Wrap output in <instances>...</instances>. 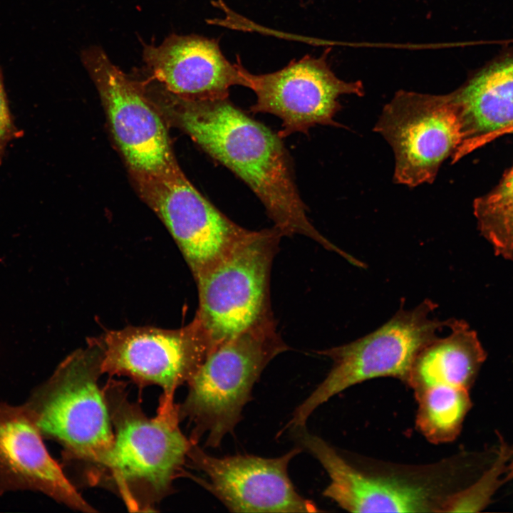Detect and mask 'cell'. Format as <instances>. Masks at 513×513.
<instances>
[{"label": "cell", "mask_w": 513, "mask_h": 513, "mask_svg": "<svg viewBox=\"0 0 513 513\" xmlns=\"http://www.w3.org/2000/svg\"><path fill=\"white\" fill-rule=\"evenodd\" d=\"M24 404L0 403V494L41 492L73 509L95 512L48 453Z\"/></svg>", "instance_id": "13"}, {"label": "cell", "mask_w": 513, "mask_h": 513, "mask_svg": "<svg viewBox=\"0 0 513 513\" xmlns=\"http://www.w3.org/2000/svg\"><path fill=\"white\" fill-rule=\"evenodd\" d=\"M289 347L274 321L252 328L211 351L188 382L187 395L179 405L180 420L193 428L190 439L217 447L242 419L252 390L268 363Z\"/></svg>", "instance_id": "4"}, {"label": "cell", "mask_w": 513, "mask_h": 513, "mask_svg": "<svg viewBox=\"0 0 513 513\" xmlns=\"http://www.w3.org/2000/svg\"><path fill=\"white\" fill-rule=\"evenodd\" d=\"M507 134H513V123L507 128L502 129V130L497 132L492 138V141L493 140L496 139L498 137L503 136L504 135Z\"/></svg>", "instance_id": "22"}, {"label": "cell", "mask_w": 513, "mask_h": 513, "mask_svg": "<svg viewBox=\"0 0 513 513\" xmlns=\"http://www.w3.org/2000/svg\"><path fill=\"white\" fill-rule=\"evenodd\" d=\"M103 373L126 376L140 387L155 385L174 398L188 383L211 352L197 321L177 329L126 327L99 339Z\"/></svg>", "instance_id": "10"}, {"label": "cell", "mask_w": 513, "mask_h": 513, "mask_svg": "<svg viewBox=\"0 0 513 513\" xmlns=\"http://www.w3.org/2000/svg\"><path fill=\"white\" fill-rule=\"evenodd\" d=\"M281 237L274 227L251 230L228 256L195 279L199 306L195 319L211 351L247 330L274 321L270 274Z\"/></svg>", "instance_id": "5"}, {"label": "cell", "mask_w": 513, "mask_h": 513, "mask_svg": "<svg viewBox=\"0 0 513 513\" xmlns=\"http://www.w3.org/2000/svg\"><path fill=\"white\" fill-rule=\"evenodd\" d=\"M133 177L142 199L173 237L195 280L222 261L251 232L204 197L181 169Z\"/></svg>", "instance_id": "8"}, {"label": "cell", "mask_w": 513, "mask_h": 513, "mask_svg": "<svg viewBox=\"0 0 513 513\" xmlns=\"http://www.w3.org/2000/svg\"><path fill=\"white\" fill-rule=\"evenodd\" d=\"M103 348L99 340L68 356L24 403L43 437L63 447V458L85 477L103 464L113 430L98 384Z\"/></svg>", "instance_id": "3"}, {"label": "cell", "mask_w": 513, "mask_h": 513, "mask_svg": "<svg viewBox=\"0 0 513 513\" xmlns=\"http://www.w3.org/2000/svg\"><path fill=\"white\" fill-rule=\"evenodd\" d=\"M165 110L202 150L239 177L261 202L282 236L304 235L338 253L311 224L282 138L229 98L192 100L170 93Z\"/></svg>", "instance_id": "1"}, {"label": "cell", "mask_w": 513, "mask_h": 513, "mask_svg": "<svg viewBox=\"0 0 513 513\" xmlns=\"http://www.w3.org/2000/svg\"><path fill=\"white\" fill-rule=\"evenodd\" d=\"M0 72V162L8 143L16 135Z\"/></svg>", "instance_id": "21"}, {"label": "cell", "mask_w": 513, "mask_h": 513, "mask_svg": "<svg viewBox=\"0 0 513 513\" xmlns=\"http://www.w3.org/2000/svg\"><path fill=\"white\" fill-rule=\"evenodd\" d=\"M391 146L394 181L414 187L434 182L442 162L463 140L462 124L448 94L398 90L374 127Z\"/></svg>", "instance_id": "7"}, {"label": "cell", "mask_w": 513, "mask_h": 513, "mask_svg": "<svg viewBox=\"0 0 513 513\" xmlns=\"http://www.w3.org/2000/svg\"><path fill=\"white\" fill-rule=\"evenodd\" d=\"M81 59L98 88L132 175H160L180 170L165 123L137 83L100 47L86 49Z\"/></svg>", "instance_id": "9"}, {"label": "cell", "mask_w": 513, "mask_h": 513, "mask_svg": "<svg viewBox=\"0 0 513 513\" xmlns=\"http://www.w3.org/2000/svg\"><path fill=\"white\" fill-rule=\"evenodd\" d=\"M302 450L321 464L330 477L324 497L353 512H439L440 502L423 487L400 480L370 476L345 461L326 442L305 426L291 429Z\"/></svg>", "instance_id": "15"}, {"label": "cell", "mask_w": 513, "mask_h": 513, "mask_svg": "<svg viewBox=\"0 0 513 513\" xmlns=\"http://www.w3.org/2000/svg\"><path fill=\"white\" fill-rule=\"evenodd\" d=\"M473 210L496 254L513 261V166L494 188L474 200Z\"/></svg>", "instance_id": "19"}, {"label": "cell", "mask_w": 513, "mask_h": 513, "mask_svg": "<svg viewBox=\"0 0 513 513\" xmlns=\"http://www.w3.org/2000/svg\"><path fill=\"white\" fill-rule=\"evenodd\" d=\"M415 395L419 405L416 426L420 432L435 444L455 440L472 405L468 390L439 385Z\"/></svg>", "instance_id": "18"}, {"label": "cell", "mask_w": 513, "mask_h": 513, "mask_svg": "<svg viewBox=\"0 0 513 513\" xmlns=\"http://www.w3.org/2000/svg\"><path fill=\"white\" fill-rule=\"evenodd\" d=\"M143 60L167 91L182 98H227L232 86H249L248 71L229 62L217 40L202 36L171 35L160 45L145 46Z\"/></svg>", "instance_id": "14"}, {"label": "cell", "mask_w": 513, "mask_h": 513, "mask_svg": "<svg viewBox=\"0 0 513 513\" xmlns=\"http://www.w3.org/2000/svg\"><path fill=\"white\" fill-rule=\"evenodd\" d=\"M437 305L425 299L411 310L401 306L374 331L351 343L318 351L330 358L333 366L326 378L293 413L286 425L305 426L311 413L341 391L363 380L390 376L406 382L419 351L448 327L450 320L432 318Z\"/></svg>", "instance_id": "6"}, {"label": "cell", "mask_w": 513, "mask_h": 513, "mask_svg": "<svg viewBox=\"0 0 513 513\" xmlns=\"http://www.w3.org/2000/svg\"><path fill=\"white\" fill-rule=\"evenodd\" d=\"M513 449L501 447L493 465L474 484L442 501L440 512H477L489 501L496 489L513 477Z\"/></svg>", "instance_id": "20"}, {"label": "cell", "mask_w": 513, "mask_h": 513, "mask_svg": "<svg viewBox=\"0 0 513 513\" xmlns=\"http://www.w3.org/2000/svg\"><path fill=\"white\" fill-rule=\"evenodd\" d=\"M103 391L113 445L103 464L84 480L112 491L131 512H153L172 492L192 443L180 430L179 405L174 398L161 395L157 415L149 418L129 399L125 383L110 379Z\"/></svg>", "instance_id": "2"}, {"label": "cell", "mask_w": 513, "mask_h": 513, "mask_svg": "<svg viewBox=\"0 0 513 513\" xmlns=\"http://www.w3.org/2000/svg\"><path fill=\"white\" fill-rule=\"evenodd\" d=\"M300 447L266 458L252 455L217 457L193 442L187 461L204 475L196 478L233 512H316L314 503L296 490L288 474L291 459Z\"/></svg>", "instance_id": "12"}, {"label": "cell", "mask_w": 513, "mask_h": 513, "mask_svg": "<svg viewBox=\"0 0 513 513\" xmlns=\"http://www.w3.org/2000/svg\"><path fill=\"white\" fill-rule=\"evenodd\" d=\"M448 328L447 336L435 338L415 356L405 382L415 394L439 385L469 390L484 361L477 333L465 321L450 319Z\"/></svg>", "instance_id": "17"}, {"label": "cell", "mask_w": 513, "mask_h": 513, "mask_svg": "<svg viewBox=\"0 0 513 513\" xmlns=\"http://www.w3.org/2000/svg\"><path fill=\"white\" fill-rule=\"evenodd\" d=\"M447 94L463 133L462 142L452 156L455 163L513 123V53L487 63Z\"/></svg>", "instance_id": "16"}, {"label": "cell", "mask_w": 513, "mask_h": 513, "mask_svg": "<svg viewBox=\"0 0 513 513\" xmlns=\"http://www.w3.org/2000/svg\"><path fill=\"white\" fill-rule=\"evenodd\" d=\"M329 51L320 57L305 56L283 68L269 73H247L249 88L256 95L250 107L254 113L274 115L282 121L278 133L284 138L295 133H308L317 125L343 127L334 120L341 109L342 95L363 96L361 81L338 78L327 61Z\"/></svg>", "instance_id": "11"}]
</instances>
